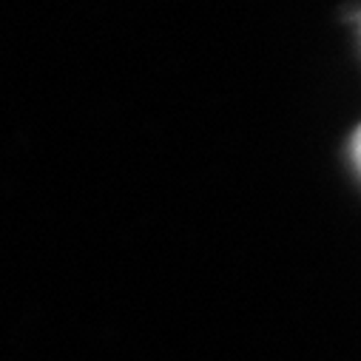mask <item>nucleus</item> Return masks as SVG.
<instances>
[{
    "mask_svg": "<svg viewBox=\"0 0 361 361\" xmlns=\"http://www.w3.org/2000/svg\"><path fill=\"white\" fill-rule=\"evenodd\" d=\"M353 159H355V168L361 173V131L353 137Z\"/></svg>",
    "mask_w": 361,
    "mask_h": 361,
    "instance_id": "f257e3e1",
    "label": "nucleus"
}]
</instances>
